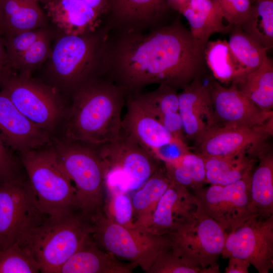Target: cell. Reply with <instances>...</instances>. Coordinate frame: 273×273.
<instances>
[{
  "instance_id": "1",
  "label": "cell",
  "mask_w": 273,
  "mask_h": 273,
  "mask_svg": "<svg viewBox=\"0 0 273 273\" xmlns=\"http://www.w3.org/2000/svg\"><path fill=\"white\" fill-rule=\"evenodd\" d=\"M206 44L178 19L145 30H109L103 69L126 96L152 84L183 89L202 75Z\"/></svg>"
},
{
  "instance_id": "2",
  "label": "cell",
  "mask_w": 273,
  "mask_h": 273,
  "mask_svg": "<svg viewBox=\"0 0 273 273\" xmlns=\"http://www.w3.org/2000/svg\"><path fill=\"white\" fill-rule=\"evenodd\" d=\"M73 92L66 124L67 140L99 146L116 139L121 130L124 90L103 74Z\"/></svg>"
},
{
  "instance_id": "3",
  "label": "cell",
  "mask_w": 273,
  "mask_h": 273,
  "mask_svg": "<svg viewBox=\"0 0 273 273\" xmlns=\"http://www.w3.org/2000/svg\"><path fill=\"white\" fill-rule=\"evenodd\" d=\"M93 222L78 210L48 217L17 242L28 248L43 273H58L63 264L92 236Z\"/></svg>"
},
{
  "instance_id": "4",
  "label": "cell",
  "mask_w": 273,
  "mask_h": 273,
  "mask_svg": "<svg viewBox=\"0 0 273 273\" xmlns=\"http://www.w3.org/2000/svg\"><path fill=\"white\" fill-rule=\"evenodd\" d=\"M76 189L78 210L92 220L105 214V166L97 146L66 141L54 148Z\"/></svg>"
},
{
  "instance_id": "5",
  "label": "cell",
  "mask_w": 273,
  "mask_h": 273,
  "mask_svg": "<svg viewBox=\"0 0 273 273\" xmlns=\"http://www.w3.org/2000/svg\"><path fill=\"white\" fill-rule=\"evenodd\" d=\"M21 156L29 184L44 214L60 217L78 210L75 187L54 149L31 150Z\"/></svg>"
},
{
  "instance_id": "6",
  "label": "cell",
  "mask_w": 273,
  "mask_h": 273,
  "mask_svg": "<svg viewBox=\"0 0 273 273\" xmlns=\"http://www.w3.org/2000/svg\"><path fill=\"white\" fill-rule=\"evenodd\" d=\"M108 30L103 25L82 35H65L51 53V69L57 80L73 91L104 74L102 55Z\"/></svg>"
},
{
  "instance_id": "7",
  "label": "cell",
  "mask_w": 273,
  "mask_h": 273,
  "mask_svg": "<svg viewBox=\"0 0 273 273\" xmlns=\"http://www.w3.org/2000/svg\"><path fill=\"white\" fill-rule=\"evenodd\" d=\"M92 237L102 248L129 261L147 272L159 255L169 245L167 236H155L130 229L109 219L105 213L93 220Z\"/></svg>"
},
{
  "instance_id": "8",
  "label": "cell",
  "mask_w": 273,
  "mask_h": 273,
  "mask_svg": "<svg viewBox=\"0 0 273 273\" xmlns=\"http://www.w3.org/2000/svg\"><path fill=\"white\" fill-rule=\"evenodd\" d=\"M166 236L173 252L203 269L218 264L226 233L198 208L192 217Z\"/></svg>"
},
{
  "instance_id": "9",
  "label": "cell",
  "mask_w": 273,
  "mask_h": 273,
  "mask_svg": "<svg viewBox=\"0 0 273 273\" xmlns=\"http://www.w3.org/2000/svg\"><path fill=\"white\" fill-rule=\"evenodd\" d=\"M48 216L28 181L18 177L0 185V251L17 242Z\"/></svg>"
},
{
  "instance_id": "10",
  "label": "cell",
  "mask_w": 273,
  "mask_h": 273,
  "mask_svg": "<svg viewBox=\"0 0 273 273\" xmlns=\"http://www.w3.org/2000/svg\"><path fill=\"white\" fill-rule=\"evenodd\" d=\"M251 174L227 185H210L194 191L198 209L218 222L226 234L258 215L251 197Z\"/></svg>"
},
{
  "instance_id": "11",
  "label": "cell",
  "mask_w": 273,
  "mask_h": 273,
  "mask_svg": "<svg viewBox=\"0 0 273 273\" xmlns=\"http://www.w3.org/2000/svg\"><path fill=\"white\" fill-rule=\"evenodd\" d=\"M121 130L161 162L173 161L190 151L141 104L133 94L126 96Z\"/></svg>"
},
{
  "instance_id": "12",
  "label": "cell",
  "mask_w": 273,
  "mask_h": 273,
  "mask_svg": "<svg viewBox=\"0 0 273 273\" xmlns=\"http://www.w3.org/2000/svg\"><path fill=\"white\" fill-rule=\"evenodd\" d=\"M0 90L27 118L50 132L58 124L63 105L50 87L11 71L0 83Z\"/></svg>"
},
{
  "instance_id": "13",
  "label": "cell",
  "mask_w": 273,
  "mask_h": 273,
  "mask_svg": "<svg viewBox=\"0 0 273 273\" xmlns=\"http://www.w3.org/2000/svg\"><path fill=\"white\" fill-rule=\"evenodd\" d=\"M221 256L245 260L259 273L273 268V215H255L226 234Z\"/></svg>"
},
{
  "instance_id": "14",
  "label": "cell",
  "mask_w": 273,
  "mask_h": 273,
  "mask_svg": "<svg viewBox=\"0 0 273 273\" xmlns=\"http://www.w3.org/2000/svg\"><path fill=\"white\" fill-rule=\"evenodd\" d=\"M97 148L106 166L122 171L128 192L138 190L161 167L160 160L122 130L114 141Z\"/></svg>"
},
{
  "instance_id": "15",
  "label": "cell",
  "mask_w": 273,
  "mask_h": 273,
  "mask_svg": "<svg viewBox=\"0 0 273 273\" xmlns=\"http://www.w3.org/2000/svg\"><path fill=\"white\" fill-rule=\"evenodd\" d=\"M208 85L216 127L273 124V112H266L256 106L234 83L226 87L213 78Z\"/></svg>"
},
{
  "instance_id": "16",
  "label": "cell",
  "mask_w": 273,
  "mask_h": 273,
  "mask_svg": "<svg viewBox=\"0 0 273 273\" xmlns=\"http://www.w3.org/2000/svg\"><path fill=\"white\" fill-rule=\"evenodd\" d=\"M272 126L216 127L196 145L197 153L218 157L247 154L257 159L267 147L266 141L272 135Z\"/></svg>"
},
{
  "instance_id": "17",
  "label": "cell",
  "mask_w": 273,
  "mask_h": 273,
  "mask_svg": "<svg viewBox=\"0 0 273 273\" xmlns=\"http://www.w3.org/2000/svg\"><path fill=\"white\" fill-rule=\"evenodd\" d=\"M178 102L185 138L197 145L216 127L208 83L196 78L178 93Z\"/></svg>"
},
{
  "instance_id": "18",
  "label": "cell",
  "mask_w": 273,
  "mask_h": 273,
  "mask_svg": "<svg viewBox=\"0 0 273 273\" xmlns=\"http://www.w3.org/2000/svg\"><path fill=\"white\" fill-rule=\"evenodd\" d=\"M0 135L12 150L22 153L51 145L50 132L24 116L0 90Z\"/></svg>"
},
{
  "instance_id": "19",
  "label": "cell",
  "mask_w": 273,
  "mask_h": 273,
  "mask_svg": "<svg viewBox=\"0 0 273 273\" xmlns=\"http://www.w3.org/2000/svg\"><path fill=\"white\" fill-rule=\"evenodd\" d=\"M104 25L109 30H145L164 24L166 0H109Z\"/></svg>"
},
{
  "instance_id": "20",
  "label": "cell",
  "mask_w": 273,
  "mask_h": 273,
  "mask_svg": "<svg viewBox=\"0 0 273 273\" xmlns=\"http://www.w3.org/2000/svg\"><path fill=\"white\" fill-rule=\"evenodd\" d=\"M197 209L194 194L170 181L144 231L152 235L166 236L192 217Z\"/></svg>"
},
{
  "instance_id": "21",
  "label": "cell",
  "mask_w": 273,
  "mask_h": 273,
  "mask_svg": "<svg viewBox=\"0 0 273 273\" xmlns=\"http://www.w3.org/2000/svg\"><path fill=\"white\" fill-rule=\"evenodd\" d=\"M45 9L52 22L66 35L86 34L104 25L100 14L81 0H49Z\"/></svg>"
},
{
  "instance_id": "22",
  "label": "cell",
  "mask_w": 273,
  "mask_h": 273,
  "mask_svg": "<svg viewBox=\"0 0 273 273\" xmlns=\"http://www.w3.org/2000/svg\"><path fill=\"white\" fill-rule=\"evenodd\" d=\"M133 266L124 264L100 247L92 235L63 264L58 273H131Z\"/></svg>"
},
{
  "instance_id": "23",
  "label": "cell",
  "mask_w": 273,
  "mask_h": 273,
  "mask_svg": "<svg viewBox=\"0 0 273 273\" xmlns=\"http://www.w3.org/2000/svg\"><path fill=\"white\" fill-rule=\"evenodd\" d=\"M180 14L188 20L192 35L205 43L213 33H228L232 27L223 24L224 18L215 0H190Z\"/></svg>"
},
{
  "instance_id": "24",
  "label": "cell",
  "mask_w": 273,
  "mask_h": 273,
  "mask_svg": "<svg viewBox=\"0 0 273 273\" xmlns=\"http://www.w3.org/2000/svg\"><path fill=\"white\" fill-rule=\"evenodd\" d=\"M170 183L164 167L161 166L135 191L131 198L135 229L144 231Z\"/></svg>"
},
{
  "instance_id": "25",
  "label": "cell",
  "mask_w": 273,
  "mask_h": 273,
  "mask_svg": "<svg viewBox=\"0 0 273 273\" xmlns=\"http://www.w3.org/2000/svg\"><path fill=\"white\" fill-rule=\"evenodd\" d=\"M260 109L273 112V63L267 58L257 69L245 73L233 82Z\"/></svg>"
},
{
  "instance_id": "26",
  "label": "cell",
  "mask_w": 273,
  "mask_h": 273,
  "mask_svg": "<svg viewBox=\"0 0 273 273\" xmlns=\"http://www.w3.org/2000/svg\"><path fill=\"white\" fill-rule=\"evenodd\" d=\"M267 147L257 157L258 164L251 174L250 194L257 214L273 215V155Z\"/></svg>"
},
{
  "instance_id": "27",
  "label": "cell",
  "mask_w": 273,
  "mask_h": 273,
  "mask_svg": "<svg viewBox=\"0 0 273 273\" xmlns=\"http://www.w3.org/2000/svg\"><path fill=\"white\" fill-rule=\"evenodd\" d=\"M202 156L206 181L210 185L225 186L236 182L251 173L257 162V158L247 154L224 157Z\"/></svg>"
},
{
  "instance_id": "28",
  "label": "cell",
  "mask_w": 273,
  "mask_h": 273,
  "mask_svg": "<svg viewBox=\"0 0 273 273\" xmlns=\"http://www.w3.org/2000/svg\"><path fill=\"white\" fill-rule=\"evenodd\" d=\"M4 36L38 29L45 16L37 3L27 0H2Z\"/></svg>"
},
{
  "instance_id": "29",
  "label": "cell",
  "mask_w": 273,
  "mask_h": 273,
  "mask_svg": "<svg viewBox=\"0 0 273 273\" xmlns=\"http://www.w3.org/2000/svg\"><path fill=\"white\" fill-rule=\"evenodd\" d=\"M205 64L220 83H232L245 72L226 40L208 41L204 52Z\"/></svg>"
},
{
  "instance_id": "30",
  "label": "cell",
  "mask_w": 273,
  "mask_h": 273,
  "mask_svg": "<svg viewBox=\"0 0 273 273\" xmlns=\"http://www.w3.org/2000/svg\"><path fill=\"white\" fill-rule=\"evenodd\" d=\"M229 32L230 48L245 73L257 69L267 59L268 50L245 33L240 26H232Z\"/></svg>"
},
{
  "instance_id": "31",
  "label": "cell",
  "mask_w": 273,
  "mask_h": 273,
  "mask_svg": "<svg viewBox=\"0 0 273 273\" xmlns=\"http://www.w3.org/2000/svg\"><path fill=\"white\" fill-rule=\"evenodd\" d=\"M242 29L267 50L273 46V0H258Z\"/></svg>"
},
{
  "instance_id": "32",
  "label": "cell",
  "mask_w": 273,
  "mask_h": 273,
  "mask_svg": "<svg viewBox=\"0 0 273 273\" xmlns=\"http://www.w3.org/2000/svg\"><path fill=\"white\" fill-rule=\"evenodd\" d=\"M144 108L158 120L167 114L178 112L177 90L166 84H159L152 91L133 93Z\"/></svg>"
},
{
  "instance_id": "33",
  "label": "cell",
  "mask_w": 273,
  "mask_h": 273,
  "mask_svg": "<svg viewBox=\"0 0 273 273\" xmlns=\"http://www.w3.org/2000/svg\"><path fill=\"white\" fill-rule=\"evenodd\" d=\"M39 272V264L32 252L18 242L0 251V273Z\"/></svg>"
},
{
  "instance_id": "34",
  "label": "cell",
  "mask_w": 273,
  "mask_h": 273,
  "mask_svg": "<svg viewBox=\"0 0 273 273\" xmlns=\"http://www.w3.org/2000/svg\"><path fill=\"white\" fill-rule=\"evenodd\" d=\"M49 44V38L46 32L10 65L12 71L17 70L20 75L29 77L30 72L50 55Z\"/></svg>"
},
{
  "instance_id": "35",
  "label": "cell",
  "mask_w": 273,
  "mask_h": 273,
  "mask_svg": "<svg viewBox=\"0 0 273 273\" xmlns=\"http://www.w3.org/2000/svg\"><path fill=\"white\" fill-rule=\"evenodd\" d=\"M110 194L109 201L108 203H106L105 207L106 216L125 228L135 229L131 198L127 193L115 192Z\"/></svg>"
},
{
  "instance_id": "36",
  "label": "cell",
  "mask_w": 273,
  "mask_h": 273,
  "mask_svg": "<svg viewBox=\"0 0 273 273\" xmlns=\"http://www.w3.org/2000/svg\"><path fill=\"white\" fill-rule=\"evenodd\" d=\"M202 269L173 252L169 246L161 253L147 273H202Z\"/></svg>"
},
{
  "instance_id": "37",
  "label": "cell",
  "mask_w": 273,
  "mask_h": 273,
  "mask_svg": "<svg viewBox=\"0 0 273 273\" xmlns=\"http://www.w3.org/2000/svg\"><path fill=\"white\" fill-rule=\"evenodd\" d=\"M223 18L231 26H241L249 18L251 10V0H215Z\"/></svg>"
},
{
  "instance_id": "38",
  "label": "cell",
  "mask_w": 273,
  "mask_h": 273,
  "mask_svg": "<svg viewBox=\"0 0 273 273\" xmlns=\"http://www.w3.org/2000/svg\"><path fill=\"white\" fill-rule=\"evenodd\" d=\"M179 161L193 180L196 190L203 187L207 181L205 163L202 156L198 153H194L190 151L180 156Z\"/></svg>"
},
{
  "instance_id": "39",
  "label": "cell",
  "mask_w": 273,
  "mask_h": 273,
  "mask_svg": "<svg viewBox=\"0 0 273 273\" xmlns=\"http://www.w3.org/2000/svg\"><path fill=\"white\" fill-rule=\"evenodd\" d=\"M0 135V185L18 177L17 161Z\"/></svg>"
},
{
  "instance_id": "40",
  "label": "cell",
  "mask_w": 273,
  "mask_h": 273,
  "mask_svg": "<svg viewBox=\"0 0 273 273\" xmlns=\"http://www.w3.org/2000/svg\"><path fill=\"white\" fill-rule=\"evenodd\" d=\"M229 260L228 266L225 267V273H248L250 264L245 260L231 257Z\"/></svg>"
},
{
  "instance_id": "41",
  "label": "cell",
  "mask_w": 273,
  "mask_h": 273,
  "mask_svg": "<svg viewBox=\"0 0 273 273\" xmlns=\"http://www.w3.org/2000/svg\"><path fill=\"white\" fill-rule=\"evenodd\" d=\"M11 71L3 39L0 35V83L3 79Z\"/></svg>"
},
{
  "instance_id": "42",
  "label": "cell",
  "mask_w": 273,
  "mask_h": 273,
  "mask_svg": "<svg viewBox=\"0 0 273 273\" xmlns=\"http://www.w3.org/2000/svg\"><path fill=\"white\" fill-rule=\"evenodd\" d=\"M94 9L103 17L104 21L109 10V0H81Z\"/></svg>"
},
{
  "instance_id": "43",
  "label": "cell",
  "mask_w": 273,
  "mask_h": 273,
  "mask_svg": "<svg viewBox=\"0 0 273 273\" xmlns=\"http://www.w3.org/2000/svg\"><path fill=\"white\" fill-rule=\"evenodd\" d=\"M166 1L170 9L174 10L180 13L190 0H166Z\"/></svg>"
},
{
  "instance_id": "44",
  "label": "cell",
  "mask_w": 273,
  "mask_h": 273,
  "mask_svg": "<svg viewBox=\"0 0 273 273\" xmlns=\"http://www.w3.org/2000/svg\"><path fill=\"white\" fill-rule=\"evenodd\" d=\"M4 23V12L3 8V1L0 0V35L3 34Z\"/></svg>"
},
{
  "instance_id": "45",
  "label": "cell",
  "mask_w": 273,
  "mask_h": 273,
  "mask_svg": "<svg viewBox=\"0 0 273 273\" xmlns=\"http://www.w3.org/2000/svg\"><path fill=\"white\" fill-rule=\"evenodd\" d=\"M258 1V0H253V1L254 2H255V1Z\"/></svg>"
}]
</instances>
